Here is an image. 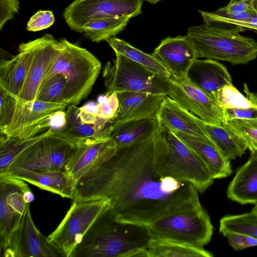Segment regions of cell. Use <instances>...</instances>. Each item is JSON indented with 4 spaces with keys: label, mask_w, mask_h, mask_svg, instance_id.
Segmentation results:
<instances>
[{
    "label": "cell",
    "mask_w": 257,
    "mask_h": 257,
    "mask_svg": "<svg viewBox=\"0 0 257 257\" xmlns=\"http://www.w3.org/2000/svg\"><path fill=\"white\" fill-rule=\"evenodd\" d=\"M243 28L223 24H205L189 27L187 36L193 45L197 58L244 64L257 57V41L239 32Z\"/></svg>",
    "instance_id": "obj_4"
},
{
    "label": "cell",
    "mask_w": 257,
    "mask_h": 257,
    "mask_svg": "<svg viewBox=\"0 0 257 257\" xmlns=\"http://www.w3.org/2000/svg\"><path fill=\"white\" fill-rule=\"evenodd\" d=\"M219 230L224 236L235 233L257 239V214L250 212L225 216L220 220Z\"/></svg>",
    "instance_id": "obj_32"
},
{
    "label": "cell",
    "mask_w": 257,
    "mask_h": 257,
    "mask_svg": "<svg viewBox=\"0 0 257 257\" xmlns=\"http://www.w3.org/2000/svg\"><path fill=\"white\" fill-rule=\"evenodd\" d=\"M214 101L223 109L227 108H246L255 104L245 97L233 84L220 88L217 92Z\"/></svg>",
    "instance_id": "obj_34"
},
{
    "label": "cell",
    "mask_w": 257,
    "mask_h": 257,
    "mask_svg": "<svg viewBox=\"0 0 257 257\" xmlns=\"http://www.w3.org/2000/svg\"><path fill=\"white\" fill-rule=\"evenodd\" d=\"M244 91L246 97L255 105L246 108H227L223 109L224 122L229 119H257V94L251 92L246 85L243 84Z\"/></svg>",
    "instance_id": "obj_37"
},
{
    "label": "cell",
    "mask_w": 257,
    "mask_h": 257,
    "mask_svg": "<svg viewBox=\"0 0 257 257\" xmlns=\"http://www.w3.org/2000/svg\"><path fill=\"white\" fill-rule=\"evenodd\" d=\"M4 257H57L62 254L36 226L28 206L21 221L1 253Z\"/></svg>",
    "instance_id": "obj_14"
},
{
    "label": "cell",
    "mask_w": 257,
    "mask_h": 257,
    "mask_svg": "<svg viewBox=\"0 0 257 257\" xmlns=\"http://www.w3.org/2000/svg\"><path fill=\"white\" fill-rule=\"evenodd\" d=\"M132 18L127 16L91 20L82 26L81 33L95 43L106 41L122 31Z\"/></svg>",
    "instance_id": "obj_29"
},
{
    "label": "cell",
    "mask_w": 257,
    "mask_h": 257,
    "mask_svg": "<svg viewBox=\"0 0 257 257\" xmlns=\"http://www.w3.org/2000/svg\"><path fill=\"white\" fill-rule=\"evenodd\" d=\"M154 134L117 148L85 174L76 185L73 201L107 199L115 220L147 227L161 217L201 206L198 191L192 184L156 172Z\"/></svg>",
    "instance_id": "obj_1"
},
{
    "label": "cell",
    "mask_w": 257,
    "mask_h": 257,
    "mask_svg": "<svg viewBox=\"0 0 257 257\" xmlns=\"http://www.w3.org/2000/svg\"><path fill=\"white\" fill-rule=\"evenodd\" d=\"M153 163L160 177L190 183L201 193L214 182L199 156L172 131L160 124L154 137Z\"/></svg>",
    "instance_id": "obj_3"
},
{
    "label": "cell",
    "mask_w": 257,
    "mask_h": 257,
    "mask_svg": "<svg viewBox=\"0 0 257 257\" xmlns=\"http://www.w3.org/2000/svg\"><path fill=\"white\" fill-rule=\"evenodd\" d=\"M55 21L52 11L40 10L30 19L27 23V29L31 32H37L51 27Z\"/></svg>",
    "instance_id": "obj_39"
},
{
    "label": "cell",
    "mask_w": 257,
    "mask_h": 257,
    "mask_svg": "<svg viewBox=\"0 0 257 257\" xmlns=\"http://www.w3.org/2000/svg\"><path fill=\"white\" fill-rule=\"evenodd\" d=\"M226 237L230 246L235 250H242L257 246V239L246 235L231 233L227 234Z\"/></svg>",
    "instance_id": "obj_41"
},
{
    "label": "cell",
    "mask_w": 257,
    "mask_h": 257,
    "mask_svg": "<svg viewBox=\"0 0 257 257\" xmlns=\"http://www.w3.org/2000/svg\"><path fill=\"white\" fill-rule=\"evenodd\" d=\"M82 142L53 128L49 134L21 154L7 171L15 168L42 172L63 171L67 161Z\"/></svg>",
    "instance_id": "obj_10"
},
{
    "label": "cell",
    "mask_w": 257,
    "mask_h": 257,
    "mask_svg": "<svg viewBox=\"0 0 257 257\" xmlns=\"http://www.w3.org/2000/svg\"><path fill=\"white\" fill-rule=\"evenodd\" d=\"M225 123L239 136L251 153L257 152V119H233Z\"/></svg>",
    "instance_id": "obj_35"
},
{
    "label": "cell",
    "mask_w": 257,
    "mask_h": 257,
    "mask_svg": "<svg viewBox=\"0 0 257 257\" xmlns=\"http://www.w3.org/2000/svg\"><path fill=\"white\" fill-rule=\"evenodd\" d=\"M18 54L0 62V88L18 97L23 88L30 62V52L26 43H21Z\"/></svg>",
    "instance_id": "obj_23"
},
{
    "label": "cell",
    "mask_w": 257,
    "mask_h": 257,
    "mask_svg": "<svg viewBox=\"0 0 257 257\" xmlns=\"http://www.w3.org/2000/svg\"><path fill=\"white\" fill-rule=\"evenodd\" d=\"M117 150L115 143L110 138L83 142L70 157L63 171L76 185L85 174L109 159Z\"/></svg>",
    "instance_id": "obj_16"
},
{
    "label": "cell",
    "mask_w": 257,
    "mask_h": 257,
    "mask_svg": "<svg viewBox=\"0 0 257 257\" xmlns=\"http://www.w3.org/2000/svg\"><path fill=\"white\" fill-rule=\"evenodd\" d=\"M110 207L107 199L73 201L57 227L48 237L63 256L71 257L99 217Z\"/></svg>",
    "instance_id": "obj_9"
},
{
    "label": "cell",
    "mask_w": 257,
    "mask_h": 257,
    "mask_svg": "<svg viewBox=\"0 0 257 257\" xmlns=\"http://www.w3.org/2000/svg\"><path fill=\"white\" fill-rule=\"evenodd\" d=\"M112 63L108 61L102 71L106 93L142 92L167 95L168 78L119 53Z\"/></svg>",
    "instance_id": "obj_8"
},
{
    "label": "cell",
    "mask_w": 257,
    "mask_h": 257,
    "mask_svg": "<svg viewBox=\"0 0 257 257\" xmlns=\"http://www.w3.org/2000/svg\"><path fill=\"white\" fill-rule=\"evenodd\" d=\"M106 41L115 53L120 54L163 77L172 78L169 72L152 54H147L115 37L109 38Z\"/></svg>",
    "instance_id": "obj_30"
},
{
    "label": "cell",
    "mask_w": 257,
    "mask_h": 257,
    "mask_svg": "<svg viewBox=\"0 0 257 257\" xmlns=\"http://www.w3.org/2000/svg\"><path fill=\"white\" fill-rule=\"evenodd\" d=\"M217 11L225 13L256 11L253 7V0H239L234 2H229L227 6L219 8Z\"/></svg>",
    "instance_id": "obj_42"
},
{
    "label": "cell",
    "mask_w": 257,
    "mask_h": 257,
    "mask_svg": "<svg viewBox=\"0 0 257 257\" xmlns=\"http://www.w3.org/2000/svg\"><path fill=\"white\" fill-rule=\"evenodd\" d=\"M116 94L119 115L116 123L156 116L167 96L142 92H118Z\"/></svg>",
    "instance_id": "obj_21"
},
{
    "label": "cell",
    "mask_w": 257,
    "mask_h": 257,
    "mask_svg": "<svg viewBox=\"0 0 257 257\" xmlns=\"http://www.w3.org/2000/svg\"><path fill=\"white\" fill-rule=\"evenodd\" d=\"M172 132L203 161L214 179L225 178L232 174L230 160L222 154L209 138Z\"/></svg>",
    "instance_id": "obj_22"
},
{
    "label": "cell",
    "mask_w": 257,
    "mask_h": 257,
    "mask_svg": "<svg viewBox=\"0 0 257 257\" xmlns=\"http://www.w3.org/2000/svg\"><path fill=\"white\" fill-rule=\"evenodd\" d=\"M0 175L21 179L63 198L73 199L74 197L76 184L64 171L42 172L15 168Z\"/></svg>",
    "instance_id": "obj_18"
},
{
    "label": "cell",
    "mask_w": 257,
    "mask_h": 257,
    "mask_svg": "<svg viewBox=\"0 0 257 257\" xmlns=\"http://www.w3.org/2000/svg\"><path fill=\"white\" fill-rule=\"evenodd\" d=\"M201 122L208 138L227 159L234 160L245 153V144L227 123L212 124L202 120Z\"/></svg>",
    "instance_id": "obj_26"
},
{
    "label": "cell",
    "mask_w": 257,
    "mask_h": 257,
    "mask_svg": "<svg viewBox=\"0 0 257 257\" xmlns=\"http://www.w3.org/2000/svg\"><path fill=\"white\" fill-rule=\"evenodd\" d=\"M31 57L26 78L18 98L24 101H34L43 80L62 44L51 34L26 43Z\"/></svg>",
    "instance_id": "obj_13"
},
{
    "label": "cell",
    "mask_w": 257,
    "mask_h": 257,
    "mask_svg": "<svg viewBox=\"0 0 257 257\" xmlns=\"http://www.w3.org/2000/svg\"><path fill=\"white\" fill-rule=\"evenodd\" d=\"M79 107L68 105L64 113V125L59 129L67 137L80 142L103 140L106 139L94 124L82 122L78 115Z\"/></svg>",
    "instance_id": "obj_28"
},
{
    "label": "cell",
    "mask_w": 257,
    "mask_h": 257,
    "mask_svg": "<svg viewBox=\"0 0 257 257\" xmlns=\"http://www.w3.org/2000/svg\"><path fill=\"white\" fill-rule=\"evenodd\" d=\"M239 1V0H230L229 2L232 3V2H234L236 1Z\"/></svg>",
    "instance_id": "obj_46"
},
{
    "label": "cell",
    "mask_w": 257,
    "mask_h": 257,
    "mask_svg": "<svg viewBox=\"0 0 257 257\" xmlns=\"http://www.w3.org/2000/svg\"><path fill=\"white\" fill-rule=\"evenodd\" d=\"M144 1H146L152 4H155L162 0H144Z\"/></svg>",
    "instance_id": "obj_43"
},
{
    "label": "cell",
    "mask_w": 257,
    "mask_h": 257,
    "mask_svg": "<svg viewBox=\"0 0 257 257\" xmlns=\"http://www.w3.org/2000/svg\"><path fill=\"white\" fill-rule=\"evenodd\" d=\"M144 0H75L64 10L68 26L81 33L82 26L91 20L114 17H136L142 13Z\"/></svg>",
    "instance_id": "obj_12"
},
{
    "label": "cell",
    "mask_w": 257,
    "mask_h": 257,
    "mask_svg": "<svg viewBox=\"0 0 257 257\" xmlns=\"http://www.w3.org/2000/svg\"><path fill=\"white\" fill-rule=\"evenodd\" d=\"M157 116L160 125L166 129L208 138L202 125L201 119L181 106L168 95L164 99Z\"/></svg>",
    "instance_id": "obj_20"
},
{
    "label": "cell",
    "mask_w": 257,
    "mask_h": 257,
    "mask_svg": "<svg viewBox=\"0 0 257 257\" xmlns=\"http://www.w3.org/2000/svg\"><path fill=\"white\" fill-rule=\"evenodd\" d=\"M251 212L255 214H257V203L255 205H254V206L252 209Z\"/></svg>",
    "instance_id": "obj_44"
},
{
    "label": "cell",
    "mask_w": 257,
    "mask_h": 257,
    "mask_svg": "<svg viewBox=\"0 0 257 257\" xmlns=\"http://www.w3.org/2000/svg\"><path fill=\"white\" fill-rule=\"evenodd\" d=\"M94 112L99 117L114 119L119 115V101L116 92L106 93L102 101L95 105Z\"/></svg>",
    "instance_id": "obj_38"
},
{
    "label": "cell",
    "mask_w": 257,
    "mask_h": 257,
    "mask_svg": "<svg viewBox=\"0 0 257 257\" xmlns=\"http://www.w3.org/2000/svg\"><path fill=\"white\" fill-rule=\"evenodd\" d=\"M205 24H223L230 26H238L257 30V14L250 18L234 20L223 18L216 15L213 12L199 11Z\"/></svg>",
    "instance_id": "obj_36"
},
{
    "label": "cell",
    "mask_w": 257,
    "mask_h": 257,
    "mask_svg": "<svg viewBox=\"0 0 257 257\" xmlns=\"http://www.w3.org/2000/svg\"><path fill=\"white\" fill-rule=\"evenodd\" d=\"M168 82L167 95L181 106L206 122L217 124L224 122L223 109L187 78L178 81L169 78Z\"/></svg>",
    "instance_id": "obj_15"
},
{
    "label": "cell",
    "mask_w": 257,
    "mask_h": 257,
    "mask_svg": "<svg viewBox=\"0 0 257 257\" xmlns=\"http://www.w3.org/2000/svg\"><path fill=\"white\" fill-rule=\"evenodd\" d=\"M0 252L9 245L34 196L25 181L0 175Z\"/></svg>",
    "instance_id": "obj_11"
},
{
    "label": "cell",
    "mask_w": 257,
    "mask_h": 257,
    "mask_svg": "<svg viewBox=\"0 0 257 257\" xmlns=\"http://www.w3.org/2000/svg\"><path fill=\"white\" fill-rule=\"evenodd\" d=\"M159 126L157 116L115 123L110 138L121 148L154 135Z\"/></svg>",
    "instance_id": "obj_25"
},
{
    "label": "cell",
    "mask_w": 257,
    "mask_h": 257,
    "mask_svg": "<svg viewBox=\"0 0 257 257\" xmlns=\"http://www.w3.org/2000/svg\"><path fill=\"white\" fill-rule=\"evenodd\" d=\"M176 80L187 78L188 71L197 59L188 36L168 37L162 40L152 54Z\"/></svg>",
    "instance_id": "obj_17"
},
{
    "label": "cell",
    "mask_w": 257,
    "mask_h": 257,
    "mask_svg": "<svg viewBox=\"0 0 257 257\" xmlns=\"http://www.w3.org/2000/svg\"><path fill=\"white\" fill-rule=\"evenodd\" d=\"M66 85L65 76L57 74L41 85L35 100L50 103H66Z\"/></svg>",
    "instance_id": "obj_33"
},
{
    "label": "cell",
    "mask_w": 257,
    "mask_h": 257,
    "mask_svg": "<svg viewBox=\"0 0 257 257\" xmlns=\"http://www.w3.org/2000/svg\"><path fill=\"white\" fill-rule=\"evenodd\" d=\"M60 42L61 49L42 85L57 74L64 75L67 81L66 103L77 106L91 92L99 74L101 64L86 49L65 39Z\"/></svg>",
    "instance_id": "obj_6"
},
{
    "label": "cell",
    "mask_w": 257,
    "mask_h": 257,
    "mask_svg": "<svg viewBox=\"0 0 257 257\" xmlns=\"http://www.w3.org/2000/svg\"><path fill=\"white\" fill-rule=\"evenodd\" d=\"M19 0H0V30L14 18L20 9Z\"/></svg>",
    "instance_id": "obj_40"
},
{
    "label": "cell",
    "mask_w": 257,
    "mask_h": 257,
    "mask_svg": "<svg viewBox=\"0 0 257 257\" xmlns=\"http://www.w3.org/2000/svg\"><path fill=\"white\" fill-rule=\"evenodd\" d=\"M1 135L24 140L34 137L49 128L51 121L68 105L37 100L24 101L0 88Z\"/></svg>",
    "instance_id": "obj_5"
},
{
    "label": "cell",
    "mask_w": 257,
    "mask_h": 257,
    "mask_svg": "<svg viewBox=\"0 0 257 257\" xmlns=\"http://www.w3.org/2000/svg\"><path fill=\"white\" fill-rule=\"evenodd\" d=\"M151 238L147 226L118 222L109 208L90 227L71 257H149L147 245Z\"/></svg>",
    "instance_id": "obj_2"
},
{
    "label": "cell",
    "mask_w": 257,
    "mask_h": 257,
    "mask_svg": "<svg viewBox=\"0 0 257 257\" xmlns=\"http://www.w3.org/2000/svg\"><path fill=\"white\" fill-rule=\"evenodd\" d=\"M50 127L45 132L28 139L19 140L1 135L0 174L4 173L13 161L25 150L42 139L52 130Z\"/></svg>",
    "instance_id": "obj_31"
},
{
    "label": "cell",
    "mask_w": 257,
    "mask_h": 257,
    "mask_svg": "<svg viewBox=\"0 0 257 257\" xmlns=\"http://www.w3.org/2000/svg\"><path fill=\"white\" fill-rule=\"evenodd\" d=\"M149 257H212L204 248L167 239L151 238L147 244Z\"/></svg>",
    "instance_id": "obj_27"
},
{
    "label": "cell",
    "mask_w": 257,
    "mask_h": 257,
    "mask_svg": "<svg viewBox=\"0 0 257 257\" xmlns=\"http://www.w3.org/2000/svg\"><path fill=\"white\" fill-rule=\"evenodd\" d=\"M226 193L229 199L241 204L257 203V152L238 169Z\"/></svg>",
    "instance_id": "obj_24"
},
{
    "label": "cell",
    "mask_w": 257,
    "mask_h": 257,
    "mask_svg": "<svg viewBox=\"0 0 257 257\" xmlns=\"http://www.w3.org/2000/svg\"><path fill=\"white\" fill-rule=\"evenodd\" d=\"M253 4L255 10L257 12V0H253Z\"/></svg>",
    "instance_id": "obj_45"
},
{
    "label": "cell",
    "mask_w": 257,
    "mask_h": 257,
    "mask_svg": "<svg viewBox=\"0 0 257 257\" xmlns=\"http://www.w3.org/2000/svg\"><path fill=\"white\" fill-rule=\"evenodd\" d=\"M151 238L177 241L204 248L210 241L213 226L202 205L161 217L147 226Z\"/></svg>",
    "instance_id": "obj_7"
},
{
    "label": "cell",
    "mask_w": 257,
    "mask_h": 257,
    "mask_svg": "<svg viewBox=\"0 0 257 257\" xmlns=\"http://www.w3.org/2000/svg\"><path fill=\"white\" fill-rule=\"evenodd\" d=\"M187 79L213 100L218 90L232 84L226 68L210 59H195L188 71Z\"/></svg>",
    "instance_id": "obj_19"
}]
</instances>
